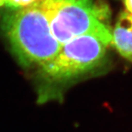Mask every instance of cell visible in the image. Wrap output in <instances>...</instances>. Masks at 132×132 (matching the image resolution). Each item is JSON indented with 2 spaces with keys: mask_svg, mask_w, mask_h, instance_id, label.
Listing matches in <instances>:
<instances>
[{
  "mask_svg": "<svg viewBox=\"0 0 132 132\" xmlns=\"http://www.w3.org/2000/svg\"><path fill=\"white\" fill-rule=\"evenodd\" d=\"M107 46L98 38L83 35L62 45L57 55L38 68L41 102L60 97L65 86L106 70Z\"/></svg>",
  "mask_w": 132,
  "mask_h": 132,
  "instance_id": "1",
  "label": "cell"
},
{
  "mask_svg": "<svg viewBox=\"0 0 132 132\" xmlns=\"http://www.w3.org/2000/svg\"><path fill=\"white\" fill-rule=\"evenodd\" d=\"M1 26L15 56L24 68H39L55 57L61 47L37 2L5 14Z\"/></svg>",
  "mask_w": 132,
  "mask_h": 132,
  "instance_id": "2",
  "label": "cell"
},
{
  "mask_svg": "<svg viewBox=\"0 0 132 132\" xmlns=\"http://www.w3.org/2000/svg\"><path fill=\"white\" fill-rule=\"evenodd\" d=\"M52 35L60 45L73 38L90 35L107 46L112 45L106 5L95 0H38Z\"/></svg>",
  "mask_w": 132,
  "mask_h": 132,
  "instance_id": "3",
  "label": "cell"
},
{
  "mask_svg": "<svg viewBox=\"0 0 132 132\" xmlns=\"http://www.w3.org/2000/svg\"><path fill=\"white\" fill-rule=\"evenodd\" d=\"M112 45L120 54L132 62V14L124 11L112 31Z\"/></svg>",
  "mask_w": 132,
  "mask_h": 132,
  "instance_id": "4",
  "label": "cell"
},
{
  "mask_svg": "<svg viewBox=\"0 0 132 132\" xmlns=\"http://www.w3.org/2000/svg\"><path fill=\"white\" fill-rule=\"evenodd\" d=\"M38 0H5L7 6L13 8H23L36 3Z\"/></svg>",
  "mask_w": 132,
  "mask_h": 132,
  "instance_id": "5",
  "label": "cell"
},
{
  "mask_svg": "<svg viewBox=\"0 0 132 132\" xmlns=\"http://www.w3.org/2000/svg\"><path fill=\"white\" fill-rule=\"evenodd\" d=\"M124 3L126 7V11L132 14V0H124Z\"/></svg>",
  "mask_w": 132,
  "mask_h": 132,
  "instance_id": "6",
  "label": "cell"
},
{
  "mask_svg": "<svg viewBox=\"0 0 132 132\" xmlns=\"http://www.w3.org/2000/svg\"><path fill=\"white\" fill-rule=\"evenodd\" d=\"M5 4V0H0V7H2V5Z\"/></svg>",
  "mask_w": 132,
  "mask_h": 132,
  "instance_id": "7",
  "label": "cell"
}]
</instances>
